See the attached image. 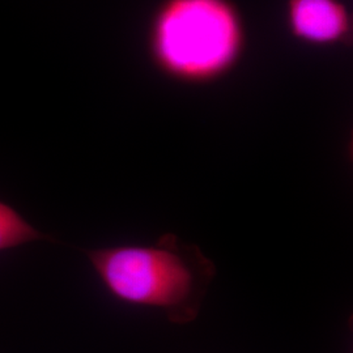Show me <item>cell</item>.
Returning a JSON list of instances; mask_svg holds the SVG:
<instances>
[{
	"mask_svg": "<svg viewBox=\"0 0 353 353\" xmlns=\"http://www.w3.org/2000/svg\"><path fill=\"white\" fill-rule=\"evenodd\" d=\"M85 255L118 303L163 312L176 325L196 319L216 268L196 245L164 234L150 246H110Z\"/></svg>",
	"mask_w": 353,
	"mask_h": 353,
	"instance_id": "6da1fadb",
	"label": "cell"
},
{
	"mask_svg": "<svg viewBox=\"0 0 353 353\" xmlns=\"http://www.w3.org/2000/svg\"><path fill=\"white\" fill-rule=\"evenodd\" d=\"M248 32L233 0H161L147 30L154 68L186 85L223 80L240 64Z\"/></svg>",
	"mask_w": 353,
	"mask_h": 353,
	"instance_id": "7a4b0ae2",
	"label": "cell"
},
{
	"mask_svg": "<svg viewBox=\"0 0 353 353\" xmlns=\"http://www.w3.org/2000/svg\"><path fill=\"white\" fill-rule=\"evenodd\" d=\"M284 19L292 38L307 46L352 45V16L341 0H287Z\"/></svg>",
	"mask_w": 353,
	"mask_h": 353,
	"instance_id": "3957f363",
	"label": "cell"
},
{
	"mask_svg": "<svg viewBox=\"0 0 353 353\" xmlns=\"http://www.w3.org/2000/svg\"><path fill=\"white\" fill-rule=\"evenodd\" d=\"M43 241L54 240L33 227L17 210L0 201V255Z\"/></svg>",
	"mask_w": 353,
	"mask_h": 353,
	"instance_id": "277c9868",
	"label": "cell"
}]
</instances>
